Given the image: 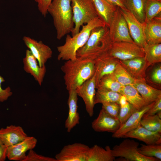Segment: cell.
<instances>
[{"instance_id":"6da1fadb","label":"cell","mask_w":161,"mask_h":161,"mask_svg":"<svg viewBox=\"0 0 161 161\" xmlns=\"http://www.w3.org/2000/svg\"><path fill=\"white\" fill-rule=\"evenodd\" d=\"M61 69L64 74L65 84L68 91L76 89L91 78L95 72L93 60L78 57L75 60L66 61Z\"/></svg>"},{"instance_id":"7a4b0ae2","label":"cell","mask_w":161,"mask_h":161,"mask_svg":"<svg viewBox=\"0 0 161 161\" xmlns=\"http://www.w3.org/2000/svg\"><path fill=\"white\" fill-rule=\"evenodd\" d=\"M105 25L97 16L83 25L81 30L75 35L71 36L68 34L66 35L64 44L57 47L59 52L58 60L66 61L76 59L77 51L86 44L92 31L95 28Z\"/></svg>"},{"instance_id":"3957f363","label":"cell","mask_w":161,"mask_h":161,"mask_svg":"<svg viewBox=\"0 0 161 161\" xmlns=\"http://www.w3.org/2000/svg\"><path fill=\"white\" fill-rule=\"evenodd\" d=\"M47 12L52 18L58 39L72 32L74 24L71 0H52Z\"/></svg>"},{"instance_id":"277c9868","label":"cell","mask_w":161,"mask_h":161,"mask_svg":"<svg viewBox=\"0 0 161 161\" xmlns=\"http://www.w3.org/2000/svg\"><path fill=\"white\" fill-rule=\"evenodd\" d=\"M112 43L109 27L105 25L93 29L84 45L77 52V57L94 60L106 52Z\"/></svg>"},{"instance_id":"5b68a950","label":"cell","mask_w":161,"mask_h":161,"mask_svg":"<svg viewBox=\"0 0 161 161\" xmlns=\"http://www.w3.org/2000/svg\"><path fill=\"white\" fill-rule=\"evenodd\" d=\"M74 29L72 36L78 33L80 28L98 16L93 0H71Z\"/></svg>"},{"instance_id":"8992f818","label":"cell","mask_w":161,"mask_h":161,"mask_svg":"<svg viewBox=\"0 0 161 161\" xmlns=\"http://www.w3.org/2000/svg\"><path fill=\"white\" fill-rule=\"evenodd\" d=\"M139 145V143L134 140L126 139L113 147L112 153L115 157H123L128 161H160L156 158L147 157L140 154L138 151Z\"/></svg>"},{"instance_id":"52a82bcc","label":"cell","mask_w":161,"mask_h":161,"mask_svg":"<svg viewBox=\"0 0 161 161\" xmlns=\"http://www.w3.org/2000/svg\"><path fill=\"white\" fill-rule=\"evenodd\" d=\"M109 28L112 42L126 41L134 43L130 35L126 20L118 7L113 16Z\"/></svg>"},{"instance_id":"ba28073f","label":"cell","mask_w":161,"mask_h":161,"mask_svg":"<svg viewBox=\"0 0 161 161\" xmlns=\"http://www.w3.org/2000/svg\"><path fill=\"white\" fill-rule=\"evenodd\" d=\"M106 53L120 60L144 57L145 55L143 48L134 43L126 41L112 42L109 49Z\"/></svg>"},{"instance_id":"9c48e42d","label":"cell","mask_w":161,"mask_h":161,"mask_svg":"<svg viewBox=\"0 0 161 161\" xmlns=\"http://www.w3.org/2000/svg\"><path fill=\"white\" fill-rule=\"evenodd\" d=\"M89 147L80 143L68 144L64 147L56 154L57 161H86Z\"/></svg>"},{"instance_id":"30bf717a","label":"cell","mask_w":161,"mask_h":161,"mask_svg":"<svg viewBox=\"0 0 161 161\" xmlns=\"http://www.w3.org/2000/svg\"><path fill=\"white\" fill-rule=\"evenodd\" d=\"M120 10L127 22L130 35L134 42L143 48L147 44L144 32L145 23L140 22L128 10L120 9Z\"/></svg>"},{"instance_id":"8fae6325","label":"cell","mask_w":161,"mask_h":161,"mask_svg":"<svg viewBox=\"0 0 161 161\" xmlns=\"http://www.w3.org/2000/svg\"><path fill=\"white\" fill-rule=\"evenodd\" d=\"M95 89L96 82L94 75L76 89L78 96L83 99L85 103L86 110L91 117L94 114Z\"/></svg>"},{"instance_id":"7c38bea8","label":"cell","mask_w":161,"mask_h":161,"mask_svg":"<svg viewBox=\"0 0 161 161\" xmlns=\"http://www.w3.org/2000/svg\"><path fill=\"white\" fill-rule=\"evenodd\" d=\"M120 60L106 53L94 60L96 89L100 80L103 76L113 73Z\"/></svg>"},{"instance_id":"4fadbf2b","label":"cell","mask_w":161,"mask_h":161,"mask_svg":"<svg viewBox=\"0 0 161 161\" xmlns=\"http://www.w3.org/2000/svg\"><path fill=\"white\" fill-rule=\"evenodd\" d=\"M23 40L25 45L37 59L41 67L45 65L48 60L52 58V50L42 41H38L25 36L23 37Z\"/></svg>"},{"instance_id":"5bb4252c","label":"cell","mask_w":161,"mask_h":161,"mask_svg":"<svg viewBox=\"0 0 161 161\" xmlns=\"http://www.w3.org/2000/svg\"><path fill=\"white\" fill-rule=\"evenodd\" d=\"M37 142L35 137L27 136L23 140L7 147V158L11 160L23 161L27 151L34 148Z\"/></svg>"},{"instance_id":"9a60e30c","label":"cell","mask_w":161,"mask_h":161,"mask_svg":"<svg viewBox=\"0 0 161 161\" xmlns=\"http://www.w3.org/2000/svg\"><path fill=\"white\" fill-rule=\"evenodd\" d=\"M120 126L118 118L113 117L102 108L98 116L92 123L93 129L96 132H115Z\"/></svg>"},{"instance_id":"2e32d148","label":"cell","mask_w":161,"mask_h":161,"mask_svg":"<svg viewBox=\"0 0 161 161\" xmlns=\"http://www.w3.org/2000/svg\"><path fill=\"white\" fill-rule=\"evenodd\" d=\"M155 102L146 105L142 108L136 110L119 129L113 133L112 137L114 138H123L128 132L135 129L140 124L143 114L152 106Z\"/></svg>"},{"instance_id":"e0dca14e","label":"cell","mask_w":161,"mask_h":161,"mask_svg":"<svg viewBox=\"0 0 161 161\" xmlns=\"http://www.w3.org/2000/svg\"><path fill=\"white\" fill-rule=\"evenodd\" d=\"M119 64L135 79L145 78L148 67L144 57L119 61Z\"/></svg>"},{"instance_id":"ac0fdd59","label":"cell","mask_w":161,"mask_h":161,"mask_svg":"<svg viewBox=\"0 0 161 161\" xmlns=\"http://www.w3.org/2000/svg\"><path fill=\"white\" fill-rule=\"evenodd\" d=\"M123 138L136 139L146 144H161V133L149 130L140 124L135 129L126 134Z\"/></svg>"},{"instance_id":"d6986e66","label":"cell","mask_w":161,"mask_h":161,"mask_svg":"<svg viewBox=\"0 0 161 161\" xmlns=\"http://www.w3.org/2000/svg\"><path fill=\"white\" fill-rule=\"evenodd\" d=\"M23 63L24 71L32 75L41 86L46 72L45 65L40 66L37 59L29 49L26 51Z\"/></svg>"},{"instance_id":"ffe728a7","label":"cell","mask_w":161,"mask_h":161,"mask_svg":"<svg viewBox=\"0 0 161 161\" xmlns=\"http://www.w3.org/2000/svg\"><path fill=\"white\" fill-rule=\"evenodd\" d=\"M28 136L22 127L10 125L0 129V138L7 147L24 140Z\"/></svg>"},{"instance_id":"44dd1931","label":"cell","mask_w":161,"mask_h":161,"mask_svg":"<svg viewBox=\"0 0 161 161\" xmlns=\"http://www.w3.org/2000/svg\"><path fill=\"white\" fill-rule=\"evenodd\" d=\"M131 85L137 90L146 105L155 102L161 97V90L148 84L145 78L135 79Z\"/></svg>"},{"instance_id":"7402d4cb","label":"cell","mask_w":161,"mask_h":161,"mask_svg":"<svg viewBox=\"0 0 161 161\" xmlns=\"http://www.w3.org/2000/svg\"><path fill=\"white\" fill-rule=\"evenodd\" d=\"M68 104L69 113L65 122V127L67 131L70 132L72 129L80 123V117L78 112V95L76 89L68 91Z\"/></svg>"},{"instance_id":"603a6c76","label":"cell","mask_w":161,"mask_h":161,"mask_svg":"<svg viewBox=\"0 0 161 161\" xmlns=\"http://www.w3.org/2000/svg\"><path fill=\"white\" fill-rule=\"evenodd\" d=\"M144 32L147 44L161 43V15L145 23Z\"/></svg>"},{"instance_id":"cb8c5ba5","label":"cell","mask_w":161,"mask_h":161,"mask_svg":"<svg viewBox=\"0 0 161 161\" xmlns=\"http://www.w3.org/2000/svg\"><path fill=\"white\" fill-rule=\"evenodd\" d=\"M93 1L98 16L109 27L117 6L106 0H93Z\"/></svg>"},{"instance_id":"d4e9b609","label":"cell","mask_w":161,"mask_h":161,"mask_svg":"<svg viewBox=\"0 0 161 161\" xmlns=\"http://www.w3.org/2000/svg\"><path fill=\"white\" fill-rule=\"evenodd\" d=\"M115 158L113 156L112 149L109 146H106L103 148L95 145L89 148L86 161H113Z\"/></svg>"},{"instance_id":"484cf974","label":"cell","mask_w":161,"mask_h":161,"mask_svg":"<svg viewBox=\"0 0 161 161\" xmlns=\"http://www.w3.org/2000/svg\"><path fill=\"white\" fill-rule=\"evenodd\" d=\"M120 94L125 96L127 101L137 110L146 105L137 90L131 85L123 86Z\"/></svg>"},{"instance_id":"4316f807","label":"cell","mask_w":161,"mask_h":161,"mask_svg":"<svg viewBox=\"0 0 161 161\" xmlns=\"http://www.w3.org/2000/svg\"><path fill=\"white\" fill-rule=\"evenodd\" d=\"M94 103L102 104L106 103L116 102L119 103L122 95L120 93L100 87L97 88Z\"/></svg>"},{"instance_id":"83f0119b","label":"cell","mask_w":161,"mask_h":161,"mask_svg":"<svg viewBox=\"0 0 161 161\" xmlns=\"http://www.w3.org/2000/svg\"><path fill=\"white\" fill-rule=\"evenodd\" d=\"M144 58L147 65H151L161 62V43L147 44L143 48Z\"/></svg>"},{"instance_id":"f1b7e54d","label":"cell","mask_w":161,"mask_h":161,"mask_svg":"<svg viewBox=\"0 0 161 161\" xmlns=\"http://www.w3.org/2000/svg\"><path fill=\"white\" fill-rule=\"evenodd\" d=\"M146 0H125L127 9L141 23L145 21V7Z\"/></svg>"},{"instance_id":"f546056e","label":"cell","mask_w":161,"mask_h":161,"mask_svg":"<svg viewBox=\"0 0 161 161\" xmlns=\"http://www.w3.org/2000/svg\"><path fill=\"white\" fill-rule=\"evenodd\" d=\"M161 111L153 115L144 114L140 122V124L149 130L161 133Z\"/></svg>"},{"instance_id":"4dcf8cb0","label":"cell","mask_w":161,"mask_h":161,"mask_svg":"<svg viewBox=\"0 0 161 161\" xmlns=\"http://www.w3.org/2000/svg\"><path fill=\"white\" fill-rule=\"evenodd\" d=\"M145 13V23L161 15V0H146Z\"/></svg>"},{"instance_id":"1f68e13d","label":"cell","mask_w":161,"mask_h":161,"mask_svg":"<svg viewBox=\"0 0 161 161\" xmlns=\"http://www.w3.org/2000/svg\"><path fill=\"white\" fill-rule=\"evenodd\" d=\"M123 86L118 82L112 73L102 77L97 88L100 87L120 93Z\"/></svg>"},{"instance_id":"d6a6232c","label":"cell","mask_w":161,"mask_h":161,"mask_svg":"<svg viewBox=\"0 0 161 161\" xmlns=\"http://www.w3.org/2000/svg\"><path fill=\"white\" fill-rule=\"evenodd\" d=\"M119 104L120 109L118 119L121 126L137 110L127 101L126 97L123 95H122L121 97Z\"/></svg>"},{"instance_id":"836d02e7","label":"cell","mask_w":161,"mask_h":161,"mask_svg":"<svg viewBox=\"0 0 161 161\" xmlns=\"http://www.w3.org/2000/svg\"><path fill=\"white\" fill-rule=\"evenodd\" d=\"M138 151L142 155L149 157H154L161 160V144H141L138 147Z\"/></svg>"},{"instance_id":"e575fe53","label":"cell","mask_w":161,"mask_h":161,"mask_svg":"<svg viewBox=\"0 0 161 161\" xmlns=\"http://www.w3.org/2000/svg\"><path fill=\"white\" fill-rule=\"evenodd\" d=\"M113 74L118 82L123 86L132 85L135 80L119 63L116 66Z\"/></svg>"},{"instance_id":"d590c367","label":"cell","mask_w":161,"mask_h":161,"mask_svg":"<svg viewBox=\"0 0 161 161\" xmlns=\"http://www.w3.org/2000/svg\"><path fill=\"white\" fill-rule=\"evenodd\" d=\"M145 80L156 86H160L161 84V65L159 64L151 70L148 75L146 76Z\"/></svg>"},{"instance_id":"8d00e7d4","label":"cell","mask_w":161,"mask_h":161,"mask_svg":"<svg viewBox=\"0 0 161 161\" xmlns=\"http://www.w3.org/2000/svg\"><path fill=\"white\" fill-rule=\"evenodd\" d=\"M102 108L108 114L112 117L118 118L120 109L119 103L116 102H112L103 104Z\"/></svg>"},{"instance_id":"74e56055","label":"cell","mask_w":161,"mask_h":161,"mask_svg":"<svg viewBox=\"0 0 161 161\" xmlns=\"http://www.w3.org/2000/svg\"><path fill=\"white\" fill-rule=\"evenodd\" d=\"M23 161H57V160L55 158L38 154L32 149L29 150Z\"/></svg>"},{"instance_id":"f35d334b","label":"cell","mask_w":161,"mask_h":161,"mask_svg":"<svg viewBox=\"0 0 161 161\" xmlns=\"http://www.w3.org/2000/svg\"><path fill=\"white\" fill-rule=\"evenodd\" d=\"M37 4L38 9L41 15L45 17L48 13L47 9L52 0H34Z\"/></svg>"},{"instance_id":"ab89813d","label":"cell","mask_w":161,"mask_h":161,"mask_svg":"<svg viewBox=\"0 0 161 161\" xmlns=\"http://www.w3.org/2000/svg\"><path fill=\"white\" fill-rule=\"evenodd\" d=\"M4 81L3 78L0 75V102H1L6 100L13 94L10 87H8L4 89H2L1 83Z\"/></svg>"},{"instance_id":"60d3db41","label":"cell","mask_w":161,"mask_h":161,"mask_svg":"<svg viewBox=\"0 0 161 161\" xmlns=\"http://www.w3.org/2000/svg\"><path fill=\"white\" fill-rule=\"evenodd\" d=\"M161 111V97L156 100L152 106L145 114L146 115H153Z\"/></svg>"},{"instance_id":"b9f144b4","label":"cell","mask_w":161,"mask_h":161,"mask_svg":"<svg viewBox=\"0 0 161 161\" xmlns=\"http://www.w3.org/2000/svg\"><path fill=\"white\" fill-rule=\"evenodd\" d=\"M111 4L119 7L121 9L126 10L127 9L126 7L125 0H106Z\"/></svg>"},{"instance_id":"7bdbcfd3","label":"cell","mask_w":161,"mask_h":161,"mask_svg":"<svg viewBox=\"0 0 161 161\" xmlns=\"http://www.w3.org/2000/svg\"><path fill=\"white\" fill-rule=\"evenodd\" d=\"M7 147L3 144L0 146V161H4L7 158Z\"/></svg>"},{"instance_id":"ee69618b","label":"cell","mask_w":161,"mask_h":161,"mask_svg":"<svg viewBox=\"0 0 161 161\" xmlns=\"http://www.w3.org/2000/svg\"><path fill=\"white\" fill-rule=\"evenodd\" d=\"M3 143H2V142L1 140V139L0 138V146L1 145H3Z\"/></svg>"}]
</instances>
